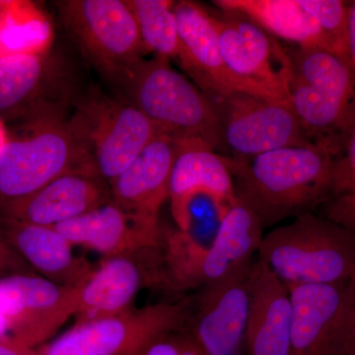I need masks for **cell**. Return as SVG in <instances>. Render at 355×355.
Listing matches in <instances>:
<instances>
[{"label": "cell", "mask_w": 355, "mask_h": 355, "mask_svg": "<svg viewBox=\"0 0 355 355\" xmlns=\"http://www.w3.org/2000/svg\"><path fill=\"white\" fill-rule=\"evenodd\" d=\"M334 157L328 148L313 142L251 158L225 156L236 198L256 214L263 229L319 207Z\"/></svg>", "instance_id": "obj_1"}, {"label": "cell", "mask_w": 355, "mask_h": 355, "mask_svg": "<svg viewBox=\"0 0 355 355\" xmlns=\"http://www.w3.org/2000/svg\"><path fill=\"white\" fill-rule=\"evenodd\" d=\"M289 101L306 137L336 155L355 121V70L321 48L286 50Z\"/></svg>", "instance_id": "obj_2"}, {"label": "cell", "mask_w": 355, "mask_h": 355, "mask_svg": "<svg viewBox=\"0 0 355 355\" xmlns=\"http://www.w3.org/2000/svg\"><path fill=\"white\" fill-rule=\"evenodd\" d=\"M257 259L287 287L345 284L355 272V236L307 211L263 234Z\"/></svg>", "instance_id": "obj_3"}, {"label": "cell", "mask_w": 355, "mask_h": 355, "mask_svg": "<svg viewBox=\"0 0 355 355\" xmlns=\"http://www.w3.org/2000/svg\"><path fill=\"white\" fill-rule=\"evenodd\" d=\"M121 88L159 135L202 142L218 153L226 151L211 103L167 58H144Z\"/></svg>", "instance_id": "obj_4"}, {"label": "cell", "mask_w": 355, "mask_h": 355, "mask_svg": "<svg viewBox=\"0 0 355 355\" xmlns=\"http://www.w3.org/2000/svg\"><path fill=\"white\" fill-rule=\"evenodd\" d=\"M72 173L99 176L67 121H20L0 151V202L27 197Z\"/></svg>", "instance_id": "obj_5"}, {"label": "cell", "mask_w": 355, "mask_h": 355, "mask_svg": "<svg viewBox=\"0 0 355 355\" xmlns=\"http://www.w3.org/2000/svg\"><path fill=\"white\" fill-rule=\"evenodd\" d=\"M67 123L109 186L159 135L127 97L110 96L95 87L80 95Z\"/></svg>", "instance_id": "obj_6"}, {"label": "cell", "mask_w": 355, "mask_h": 355, "mask_svg": "<svg viewBox=\"0 0 355 355\" xmlns=\"http://www.w3.org/2000/svg\"><path fill=\"white\" fill-rule=\"evenodd\" d=\"M55 6L86 60L121 88L146 53L127 1L60 0Z\"/></svg>", "instance_id": "obj_7"}, {"label": "cell", "mask_w": 355, "mask_h": 355, "mask_svg": "<svg viewBox=\"0 0 355 355\" xmlns=\"http://www.w3.org/2000/svg\"><path fill=\"white\" fill-rule=\"evenodd\" d=\"M53 51L0 55V121H65L83 92L71 65Z\"/></svg>", "instance_id": "obj_8"}, {"label": "cell", "mask_w": 355, "mask_h": 355, "mask_svg": "<svg viewBox=\"0 0 355 355\" xmlns=\"http://www.w3.org/2000/svg\"><path fill=\"white\" fill-rule=\"evenodd\" d=\"M186 306L160 302L114 316L76 323L55 340L37 347L40 355H139L149 343L183 329Z\"/></svg>", "instance_id": "obj_9"}, {"label": "cell", "mask_w": 355, "mask_h": 355, "mask_svg": "<svg viewBox=\"0 0 355 355\" xmlns=\"http://www.w3.org/2000/svg\"><path fill=\"white\" fill-rule=\"evenodd\" d=\"M254 260L184 299L183 330L205 355H246Z\"/></svg>", "instance_id": "obj_10"}, {"label": "cell", "mask_w": 355, "mask_h": 355, "mask_svg": "<svg viewBox=\"0 0 355 355\" xmlns=\"http://www.w3.org/2000/svg\"><path fill=\"white\" fill-rule=\"evenodd\" d=\"M220 125L226 150L233 158L310 144L289 100H272L248 93L205 96Z\"/></svg>", "instance_id": "obj_11"}, {"label": "cell", "mask_w": 355, "mask_h": 355, "mask_svg": "<svg viewBox=\"0 0 355 355\" xmlns=\"http://www.w3.org/2000/svg\"><path fill=\"white\" fill-rule=\"evenodd\" d=\"M79 286H60L33 273L0 279V340L34 349L48 343L76 314Z\"/></svg>", "instance_id": "obj_12"}, {"label": "cell", "mask_w": 355, "mask_h": 355, "mask_svg": "<svg viewBox=\"0 0 355 355\" xmlns=\"http://www.w3.org/2000/svg\"><path fill=\"white\" fill-rule=\"evenodd\" d=\"M209 13L229 70L268 99L289 100L286 49L240 14L223 10Z\"/></svg>", "instance_id": "obj_13"}, {"label": "cell", "mask_w": 355, "mask_h": 355, "mask_svg": "<svg viewBox=\"0 0 355 355\" xmlns=\"http://www.w3.org/2000/svg\"><path fill=\"white\" fill-rule=\"evenodd\" d=\"M144 286H162L158 247L137 254L105 257L79 286L76 323L130 310Z\"/></svg>", "instance_id": "obj_14"}, {"label": "cell", "mask_w": 355, "mask_h": 355, "mask_svg": "<svg viewBox=\"0 0 355 355\" xmlns=\"http://www.w3.org/2000/svg\"><path fill=\"white\" fill-rule=\"evenodd\" d=\"M291 355H343L349 324V282L288 286Z\"/></svg>", "instance_id": "obj_15"}, {"label": "cell", "mask_w": 355, "mask_h": 355, "mask_svg": "<svg viewBox=\"0 0 355 355\" xmlns=\"http://www.w3.org/2000/svg\"><path fill=\"white\" fill-rule=\"evenodd\" d=\"M174 11L179 30L178 58L203 94L243 92L266 98L258 89L236 76L226 67L216 28L207 9L196 2L183 0L174 4Z\"/></svg>", "instance_id": "obj_16"}, {"label": "cell", "mask_w": 355, "mask_h": 355, "mask_svg": "<svg viewBox=\"0 0 355 355\" xmlns=\"http://www.w3.org/2000/svg\"><path fill=\"white\" fill-rule=\"evenodd\" d=\"M205 196L219 220L236 202L234 183L225 155L200 141H186L178 154L170 180L169 202L176 227L190 232L191 205Z\"/></svg>", "instance_id": "obj_17"}, {"label": "cell", "mask_w": 355, "mask_h": 355, "mask_svg": "<svg viewBox=\"0 0 355 355\" xmlns=\"http://www.w3.org/2000/svg\"><path fill=\"white\" fill-rule=\"evenodd\" d=\"M158 135L110 184L112 202L153 224L169 200L170 180L175 161L184 142Z\"/></svg>", "instance_id": "obj_18"}, {"label": "cell", "mask_w": 355, "mask_h": 355, "mask_svg": "<svg viewBox=\"0 0 355 355\" xmlns=\"http://www.w3.org/2000/svg\"><path fill=\"white\" fill-rule=\"evenodd\" d=\"M111 200L109 184L98 175L72 173L27 197L0 202V218L55 227Z\"/></svg>", "instance_id": "obj_19"}, {"label": "cell", "mask_w": 355, "mask_h": 355, "mask_svg": "<svg viewBox=\"0 0 355 355\" xmlns=\"http://www.w3.org/2000/svg\"><path fill=\"white\" fill-rule=\"evenodd\" d=\"M53 228L73 246L105 257L137 254L157 248L160 243L161 223L144 220L112 200Z\"/></svg>", "instance_id": "obj_20"}, {"label": "cell", "mask_w": 355, "mask_h": 355, "mask_svg": "<svg viewBox=\"0 0 355 355\" xmlns=\"http://www.w3.org/2000/svg\"><path fill=\"white\" fill-rule=\"evenodd\" d=\"M292 304L288 287L256 258L248 318L246 355H291Z\"/></svg>", "instance_id": "obj_21"}, {"label": "cell", "mask_w": 355, "mask_h": 355, "mask_svg": "<svg viewBox=\"0 0 355 355\" xmlns=\"http://www.w3.org/2000/svg\"><path fill=\"white\" fill-rule=\"evenodd\" d=\"M0 235L35 272L60 286H80L92 272L55 228L0 218Z\"/></svg>", "instance_id": "obj_22"}, {"label": "cell", "mask_w": 355, "mask_h": 355, "mask_svg": "<svg viewBox=\"0 0 355 355\" xmlns=\"http://www.w3.org/2000/svg\"><path fill=\"white\" fill-rule=\"evenodd\" d=\"M265 229L249 207L236 202L224 214L216 234L205 247L198 270V289L253 261Z\"/></svg>", "instance_id": "obj_23"}, {"label": "cell", "mask_w": 355, "mask_h": 355, "mask_svg": "<svg viewBox=\"0 0 355 355\" xmlns=\"http://www.w3.org/2000/svg\"><path fill=\"white\" fill-rule=\"evenodd\" d=\"M214 4L220 10L244 16L295 46L331 51L319 26L299 0H216Z\"/></svg>", "instance_id": "obj_24"}, {"label": "cell", "mask_w": 355, "mask_h": 355, "mask_svg": "<svg viewBox=\"0 0 355 355\" xmlns=\"http://www.w3.org/2000/svg\"><path fill=\"white\" fill-rule=\"evenodd\" d=\"M55 31L48 15L30 1H0V55H42Z\"/></svg>", "instance_id": "obj_25"}, {"label": "cell", "mask_w": 355, "mask_h": 355, "mask_svg": "<svg viewBox=\"0 0 355 355\" xmlns=\"http://www.w3.org/2000/svg\"><path fill=\"white\" fill-rule=\"evenodd\" d=\"M320 216L340 224L355 236V121L333 165Z\"/></svg>", "instance_id": "obj_26"}, {"label": "cell", "mask_w": 355, "mask_h": 355, "mask_svg": "<svg viewBox=\"0 0 355 355\" xmlns=\"http://www.w3.org/2000/svg\"><path fill=\"white\" fill-rule=\"evenodd\" d=\"M135 16L146 51L157 57L178 58L179 30L175 2L170 0H125Z\"/></svg>", "instance_id": "obj_27"}, {"label": "cell", "mask_w": 355, "mask_h": 355, "mask_svg": "<svg viewBox=\"0 0 355 355\" xmlns=\"http://www.w3.org/2000/svg\"><path fill=\"white\" fill-rule=\"evenodd\" d=\"M299 2L319 26L331 51L347 60L349 3L340 0H299Z\"/></svg>", "instance_id": "obj_28"}, {"label": "cell", "mask_w": 355, "mask_h": 355, "mask_svg": "<svg viewBox=\"0 0 355 355\" xmlns=\"http://www.w3.org/2000/svg\"><path fill=\"white\" fill-rule=\"evenodd\" d=\"M139 355H205L183 330L169 331L159 336Z\"/></svg>", "instance_id": "obj_29"}, {"label": "cell", "mask_w": 355, "mask_h": 355, "mask_svg": "<svg viewBox=\"0 0 355 355\" xmlns=\"http://www.w3.org/2000/svg\"><path fill=\"white\" fill-rule=\"evenodd\" d=\"M19 273L36 275L24 259L0 235V279Z\"/></svg>", "instance_id": "obj_30"}, {"label": "cell", "mask_w": 355, "mask_h": 355, "mask_svg": "<svg viewBox=\"0 0 355 355\" xmlns=\"http://www.w3.org/2000/svg\"><path fill=\"white\" fill-rule=\"evenodd\" d=\"M349 335L343 355H355V272L349 282Z\"/></svg>", "instance_id": "obj_31"}, {"label": "cell", "mask_w": 355, "mask_h": 355, "mask_svg": "<svg viewBox=\"0 0 355 355\" xmlns=\"http://www.w3.org/2000/svg\"><path fill=\"white\" fill-rule=\"evenodd\" d=\"M347 60L355 70V1L349 3L347 28Z\"/></svg>", "instance_id": "obj_32"}, {"label": "cell", "mask_w": 355, "mask_h": 355, "mask_svg": "<svg viewBox=\"0 0 355 355\" xmlns=\"http://www.w3.org/2000/svg\"><path fill=\"white\" fill-rule=\"evenodd\" d=\"M0 355H40L37 349L9 340H0Z\"/></svg>", "instance_id": "obj_33"}, {"label": "cell", "mask_w": 355, "mask_h": 355, "mask_svg": "<svg viewBox=\"0 0 355 355\" xmlns=\"http://www.w3.org/2000/svg\"><path fill=\"white\" fill-rule=\"evenodd\" d=\"M9 140V130H7L6 123L0 121V151Z\"/></svg>", "instance_id": "obj_34"}]
</instances>
